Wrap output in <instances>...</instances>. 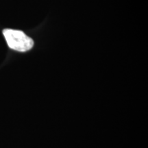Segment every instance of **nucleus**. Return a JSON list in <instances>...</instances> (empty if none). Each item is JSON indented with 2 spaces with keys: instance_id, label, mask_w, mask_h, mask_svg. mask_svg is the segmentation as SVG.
I'll return each instance as SVG.
<instances>
[{
  "instance_id": "1",
  "label": "nucleus",
  "mask_w": 148,
  "mask_h": 148,
  "mask_svg": "<svg viewBox=\"0 0 148 148\" xmlns=\"http://www.w3.org/2000/svg\"><path fill=\"white\" fill-rule=\"evenodd\" d=\"M8 47L14 50L24 52L31 49L34 45V41L23 32L12 29L3 30Z\"/></svg>"
}]
</instances>
